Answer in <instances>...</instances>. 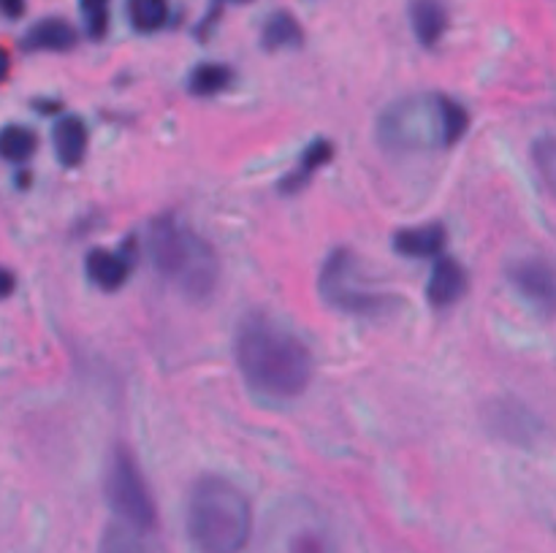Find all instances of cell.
<instances>
[{
  "label": "cell",
  "mask_w": 556,
  "mask_h": 553,
  "mask_svg": "<svg viewBox=\"0 0 556 553\" xmlns=\"http://www.w3.org/2000/svg\"><path fill=\"white\" fill-rule=\"evenodd\" d=\"M233 358L244 383L266 399H296L313 380L309 347L266 314H250L239 323Z\"/></svg>",
  "instance_id": "cell-1"
},
{
  "label": "cell",
  "mask_w": 556,
  "mask_h": 553,
  "mask_svg": "<svg viewBox=\"0 0 556 553\" xmlns=\"http://www.w3.org/2000/svg\"><path fill=\"white\" fill-rule=\"evenodd\" d=\"M470 128V112L445 95H410L389 103L378 117V141L389 152H432L454 146Z\"/></svg>",
  "instance_id": "cell-2"
},
{
  "label": "cell",
  "mask_w": 556,
  "mask_h": 553,
  "mask_svg": "<svg viewBox=\"0 0 556 553\" xmlns=\"http://www.w3.org/2000/svg\"><path fill=\"white\" fill-rule=\"evenodd\" d=\"M188 535L199 553H242L253 537V507L242 488L220 475L199 477L188 497Z\"/></svg>",
  "instance_id": "cell-3"
},
{
  "label": "cell",
  "mask_w": 556,
  "mask_h": 553,
  "mask_svg": "<svg viewBox=\"0 0 556 553\" xmlns=\"http://www.w3.org/2000/svg\"><path fill=\"white\" fill-rule=\"evenodd\" d=\"M147 249L157 274L174 282L190 301H204L215 293L220 276L215 247L174 215L152 220Z\"/></svg>",
  "instance_id": "cell-4"
},
{
  "label": "cell",
  "mask_w": 556,
  "mask_h": 553,
  "mask_svg": "<svg viewBox=\"0 0 556 553\" xmlns=\"http://www.w3.org/2000/svg\"><path fill=\"white\" fill-rule=\"evenodd\" d=\"M258 553H340V542L324 510L309 497L293 493L266 513Z\"/></svg>",
  "instance_id": "cell-5"
},
{
  "label": "cell",
  "mask_w": 556,
  "mask_h": 553,
  "mask_svg": "<svg viewBox=\"0 0 556 553\" xmlns=\"http://www.w3.org/2000/svg\"><path fill=\"white\" fill-rule=\"evenodd\" d=\"M103 491H106L109 507H112V513L123 524L152 531L157 520L155 502H152L150 486H147L139 464H136V459L125 448H117L112 453Z\"/></svg>",
  "instance_id": "cell-6"
},
{
  "label": "cell",
  "mask_w": 556,
  "mask_h": 553,
  "mask_svg": "<svg viewBox=\"0 0 556 553\" xmlns=\"http://www.w3.org/2000/svg\"><path fill=\"white\" fill-rule=\"evenodd\" d=\"M320 296L348 314H380L391 307V296L358 282V263L348 249H337L320 269Z\"/></svg>",
  "instance_id": "cell-7"
},
{
  "label": "cell",
  "mask_w": 556,
  "mask_h": 553,
  "mask_svg": "<svg viewBox=\"0 0 556 553\" xmlns=\"http://www.w3.org/2000/svg\"><path fill=\"white\" fill-rule=\"evenodd\" d=\"M505 276L514 291L543 318L556 314V269L541 255L510 260Z\"/></svg>",
  "instance_id": "cell-8"
},
{
  "label": "cell",
  "mask_w": 556,
  "mask_h": 553,
  "mask_svg": "<svg viewBox=\"0 0 556 553\" xmlns=\"http://www.w3.org/2000/svg\"><path fill=\"white\" fill-rule=\"evenodd\" d=\"M85 271L92 285H98L101 291H119L130 280V271H134V253L128 247L90 249L85 260Z\"/></svg>",
  "instance_id": "cell-9"
},
{
  "label": "cell",
  "mask_w": 556,
  "mask_h": 553,
  "mask_svg": "<svg viewBox=\"0 0 556 553\" xmlns=\"http://www.w3.org/2000/svg\"><path fill=\"white\" fill-rule=\"evenodd\" d=\"M467 293V271L456 258L440 255L432 266V276L427 282V298L432 307H454Z\"/></svg>",
  "instance_id": "cell-10"
},
{
  "label": "cell",
  "mask_w": 556,
  "mask_h": 553,
  "mask_svg": "<svg viewBox=\"0 0 556 553\" xmlns=\"http://www.w3.org/2000/svg\"><path fill=\"white\" fill-rule=\"evenodd\" d=\"M76 41L79 36L71 22L60 20V16H47L22 36V49L25 52H68L76 47Z\"/></svg>",
  "instance_id": "cell-11"
},
{
  "label": "cell",
  "mask_w": 556,
  "mask_h": 553,
  "mask_svg": "<svg viewBox=\"0 0 556 553\" xmlns=\"http://www.w3.org/2000/svg\"><path fill=\"white\" fill-rule=\"evenodd\" d=\"M445 242H448V233L440 222H429V226H416L405 228L394 236V249L405 258H434L438 260L443 255Z\"/></svg>",
  "instance_id": "cell-12"
},
{
  "label": "cell",
  "mask_w": 556,
  "mask_h": 553,
  "mask_svg": "<svg viewBox=\"0 0 556 553\" xmlns=\"http://www.w3.org/2000/svg\"><path fill=\"white\" fill-rule=\"evenodd\" d=\"M87 125L85 119L76 117V114H68V117H60L52 128V144L54 155L63 163L65 168H76L87 155Z\"/></svg>",
  "instance_id": "cell-13"
},
{
  "label": "cell",
  "mask_w": 556,
  "mask_h": 553,
  "mask_svg": "<svg viewBox=\"0 0 556 553\" xmlns=\"http://www.w3.org/2000/svg\"><path fill=\"white\" fill-rule=\"evenodd\" d=\"M410 25L418 43L427 49L438 47L448 30V9L443 0H410Z\"/></svg>",
  "instance_id": "cell-14"
},
{
  "label": "cell",
  "mask_w": 556,
  "mask_h": 553,
  "mask_svg": "<svg viewBox=\"0 0 556 553\" xmlns=\"http://www.w3.org/2000/svg\"><path fill=\"white\" fill-rule=\"evenodd\" d=\"M489 426L510 442H530L538 432L535 417L516 401H497L489 407Z\"/></svg>",
  "instance_id": "cell-15"
},
{
  "label": "cell",
  "mask_w": 556,
  "mask_h": 553,
  "mask_svg": "<svg viewBox=\"0 0 556 553\" xmlns=\"http://www.w3.org/2000/svg\"><path fill=\"white\" fill-rule=\"evenodd\" d=\"M98 553H163V548L150 531L117 520V524H109L103 529Z\"/></svg>",
  "instance_id": "cell-16"
},
{
  "label": "cell",
  "mask_w": 556,
  "mask_h": 553,
  "mask_svg": "<svg viewBox=\"0 0 556 553\" xmlns=\"http://www.w3.org/2000/svg\"><path fill=\"white\" fill-rule=\"evenodd\" d=\"M331 155H334V146H331V141H326V139L313 141V144L302 152L296 168H293V171L280 182L282 193H299V190H302L304 184H307L309 179H313L315 173H318L320 168L331 160Z\"/></svg>",
  "instance_id": "cell-17"
},
{
  "label": "cell",
  "mask_w": 556,
  "mask_h": 553,
  "mask_svg": "<svg viewBox=\"0 0 556 553\" xmlns=\"http://www.w3.org/2000/svg\"><path fill=\"white\" fill-rule=\"evenodd\" d=\"M304 30L296 22V16L288 14V11H275L269 20L264 22V30H261V43L269 52H282V49H296L302 47Z\"/></svg>",
  "instance_id": "cell-18"
},
{
  "label": "cell",
  "mask_w": 556,
  "mask_h": 553,
  "mask_svg": "<svg viewBox=\"0 0 556 553\" xmlns=\"http://www.w3.org/2000/svg\"><path fill=\"white\" fill-rule=\"evenodd\" d=\"M125 11H128V22L136 33L163 30L168 25V16H172L168 0H128Z\"/></svg>",
  "instance_id": "cell-19"
},
{
  "label": "cell",
  "mask_w": 556,
  "mask_h": 553,
  "mask_svg": "<svg viewBox=\"0 0 556 553\" xmlns=\"http://www.w3.org/2000/svg\"><path fill=\"white\" fill-rule=\"evenodd\" d=\"M36 146H38V136L33 133L30 128L25 125H5L0 130V157L9 163H25L36 155Z\"/></svg>",
  "instance_id": "cell-20"
},
{
  "label": "cell",
  "mask_w": 556,
  "mask_h": 553,
  "mask_svg": "<svg viewBox=\"0 0 556 553\" xmlns=\"http://www.w3.org/2000/svg\"><path fill=\"white\" fill-rule=\"evenodd\" d=\"M233 81V70L223 63H201L195 65L193 74H190V92L199 98H210L217 95V92L226 90L228 85Z\"/></svg>",
  "instance_id": "cell-21"
},
{
  "label": "cell",
  "mask_w": 556,
  "mask_h": 553,
  "mask_svg": "<svg viewBox=\"0 0 556 553\" xmlns=\"http://www.w3.org/2000/svg\"><path fill=\"white\" fill-rule=\"evenodd\" d=\"M79 11L87 36L92 41H101L109 33V22H112V0H79Z\"/></svg>",
  "instance_id": "cell-22"
},
{
  "label": "cell",
  "mask_w": 556,
  "mask_h": 553,
  "mask_svg": "<svg viewBox=\"0 0 556 553\" xmlns=\"http://www.w3.org/2000/svg\"><path fill=\"white\" fill-rule=\"evenodd\" d=\"M532 163H535L548 193L556 198V136H541L532 144Z\"/></svg>",
  "instance_id": "cell-23"
},
{
  "label": "cell",
  "mask_w": 556,
  "mask_h": 553,
  "mask_svg": "<svg viewBox=\"0 0 556 553\" xmlns=\"http://www.w3.org/2000/svg\"><path fill=\"white\" fill-rule=\"evenodd\" d=\"M25 9L27 0H0V16H5V20H20V16H25Z\"/></svg>",
  "instance_id": "cell-24"
},
{
  "label": "cell",
  "mask_w": 556,
  "mask_h": 553,
  "mask_svg": "<svg viewBox=\"0 0 556 553\" xmlns=\"http://www.w3.org/2000/svg\"><path fill=\"white\" fill-rule=\"evenodd\" d=\"M14 287H16L14 274H11L9 269H3V266H0V298H9L11 293H14Z\"/></svg>",
  "instance_id": "cell-25"
},
{
  "label": "cell",
  "mask_w": 556,
  "mask_h": 553,
  "mask_svg": "<svg viewBox=\"0 0 556 553\" xmlns=\"http://www.w3.org/2000/svg\"><path fill=\"white\" fill-rule=\"evenodd\" d=\"M9 74H11V57H9V52H5V49L0 47V85H3V81L9 79Z\"/></svg>",
  "instance_id": "cell-26"
},
{
  "label": "cell",
  "mask_w": 556,
  "mask_h": 553,
  "mask_svg": "<svg viewBox=\"0 0 556 553\" xmlns=\"http://www.w3.org/2000/svg\"><path fill=\"white\" fill-rule=\"evenodd\" d=\"M223 3H250V0H215V5H223Z\"/></svg>",
  "instance_id": "cell-27"
}]
</instances>
